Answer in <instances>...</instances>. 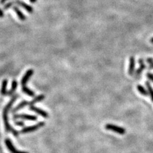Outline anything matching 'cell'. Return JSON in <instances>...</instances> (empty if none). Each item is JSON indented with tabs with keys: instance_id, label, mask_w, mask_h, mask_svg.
Listing matches in <instances>:
<instances>
[{
	"instance_id": "obj_15",
	"label": "cell",
	"mask_w": 153,
	"mask_h": 153,
	"mask_svg": "<svg viewBox=\"0 0 153 153\" xmlns=\"http://www.w3.org/2000/svg\"><path fill=\"white\" fill-rule=\"evenodd\" d=\"M137 89L142 95L145 96H149V92H148V91L145 89V87H143L142 85H137Z\"/></svg>"
},
{
	"instance_id": "obj_24",
	"label": "cell",
	"mask_w": 153,
	"mask_h": 153,
	"mask_svg": "<svg viewBox=\"0 0 153 153\" xmlns=\"http://www.w3.org/2000/svg\"><path fill=\"white\" fill-rule=\"evenodd\" d=\"M4 17V12L0 8V18H3Z\"/></svg>"
},
{
	"instance_id": "obj_2",
	"label": "cell",
	"mask_w": 153,
	"mask_h": 153,
	"mask_svg": "<svg viewBox=\"0 0 153 153\" xmlns=\"http://www.w3.org/2000/svg\"><path fill=\"white\" fill-rule=\"evenodd\" d=\"M105 128L107 130L112 131L115 133L119 134V135H124L125 133H126V129L123 127L119 126L112 124H106L105 126Z\"/></svg>"
},
{
	"instance_id": "obj_10",
	"label": "cell",
	"mask_w": 153,
	"mask_h": 153,
	"mask_svg": "<svg viewBox=\"0 0 153 153\" xmlns=\"http://www.w3.org/2000/svg\"><path fill=\"white\" fill-rule=\"evenodd\" d=\"M135 59L133 56H131L129 58V64L128 68V74L129 75H133L134 72H135Z\"/></svg>"
},
{
	"instance_id": "obj_1",
	"label": "cell",
	"mask_w": 153,
	"mask_h": 153,
	"mask_svg": "<svg viewBox=\"0 0 153 153\" xmlns=\"http://www.w3.org/2000/svg\"><path fill=\"white\" fill-rule=\"evenodd\" d=\"M18 95H16L13 96L12 99L10 100V101L8 102V104L5 106V107L3 109V122H4V128H5V130L7 133L11 132L13 128L10 126V124H9V121H8V114L9 111L10 110L11 107L12 106L13 103L16 101V100L18 98Z\"/></svg>"
},
{
	"instance_id": "obj_20",
	"label": "cell",
	"mask_w": 153,
	"mask_h": 153,
	"mask_svg": "<svg viewBox=\"0 0 153 153\" xmlns=\"http://www.w3.org/2000/svg\"><path fill=\"white\" fill-rule=\"evenodd\" d=\"M15 4V2H14V1H10V2H9V3L5 4V5H4V7H3L4 10H7V9L10 8L11 7H12V5H13V4Z\"/></svg>"
},
{
	"instance_id": "obj_3",
	"label": "cell",
	"mask_w": 153,
	"mask_h": 153,
	"mask_svg": "<svg viewBox=\"0 0 153 153\" xmlns=\"http://www.w3.org/2000/svg\"><path fill=\"white\" fill-rule=\"evenodd\" d=\"M44 125H45L44 122H43V121L39 122L38 124H36L35 125H33V126L24 128L21 131V133L26 134V133H28L30 132H33L37 130V129H38L39 128L43 127Z\"/></svg>"
},
{
	"instance_id": "obj_12",
	"label": "cell",
	"mask_w": 153,
	"mask_h": 153,
	"mask_svg": "<svg viewBox=\"0 0 153 153\" xmlns=\"http://www.w3.org/2000/svg\"><path fill=\"white\" fill-rule=\"evenodd\" d=\"M13 10L15 11V12L17 13V15L18 18H19L20 20L24 21H25L26 19V17L24 15V13H23L19 10V8H18L17 7H13Z\"/></svg>"
},
{
	"instance_id": "obj_23",
	"label": "cell",
	"mask_w": 153,
	"mask_h": 153,
	"mask_svg": "<svg viewBox=\"0 0 153 153\" xmlns=\"http://www.w3.org/2000/svg\"><path fill=\"white\" fill-rule=\"evenodd\" d=\"M15 124L17 125V126H23L24 125V123L22 121H16L15 122Z\"/></svg>"
},
{
	"instance_id": "obj_25",
	"label": "cell",
	"mask_w": 153,
	"mask_h": 153,
	"mask_svg": "<svg viewBox=\"0 0 153 153\" xmlns=\"http://www.w3.org/2000/svg\"><path fill=\"white\" fill-rule=\"evenodd\" d=\"M8 0H0V4H3L4 3H5L6 1H7Z\"/></svg>"
},
{
	"instance_id": "obj_18",
	"label": "cell",
	"mask_w": 153,
	"mask_h": 153,
	"mask_svg": "<svg viewBox=\"0 0 153 153\" xmlns=\"http://www.w3.org/2000/svg\"><path fill=\"white\" fill-rule=\"evenodd\" d=\"M146 86L147 89L148 90V92H149V95H150L151 99L152 101L153 102V88L151 86L149 82H148V81H147L146 82Z\"/></svg>"
},
{
	"instance_id": "obj_13",
	"label": "cell",
	"mask_w": 153,
	"mask_h": 153,
	"mask_svg": "<svg viewBox=\"0 0 153 153\" xmlns=\"http://www.w3.org/2000/svg\"><path fill=\"white\" fill-rule=\"evenodd\" d=\"M45 98V96L44 95H38L36 97H35V98L32 100L31 101H30V105L31 106V105H34L35 103H38V102H40L41 101L44 100Z\"/></svg>"
},
{
	"instance_id": "obj_6",
	"label": "cell",
	"mask_w": 153,
	"mask_h": 153,
	"mask_svg": "<svg viewBox=\"0 0 153 153\" xmlns=\"http://www.w3.org/2000/svg\"><path fill=\"white\" fill-rule=\"evenodd\" d=\"M13 119H22L24 120H36L37 117L35 115H29V114H16L13 116Z\"/></svg>"
},
{
	"instance_id": "obj_5",
	"label": "cell",
	"mask_w": 153,
	"mask_h": 153,
	"mask_svg": "<svg viewBox=\"0 0 153 153\" xmlns=\"http://www.w3.org/2000/svg\"><path fill=\"white\" fill-rule=\"evenodd\" d=\"M34 71L33 69H30L26 72V73L24 74V76L22 78L21 80V86L22 87L23 86H26V84L27 82H28V81L30 80V78L32 77V75H33Z\"/></svg>"
},
{
	"instance_id": "obj_4",
	"label": "cell",
	"mask_w": 153,
	"mask_h": 153,
	"mask_svg": "<svg viewBox=\"0 0 153 153\" xmlns=\"http://www.w3.org/2000/svg\"><path fill=\"white\" fill-rule=\"evenodd\" d=\"M4 143H5V145L7 147V149L11 153H28L27 152L21 151L17 150L16 148L13 146L12 142L9 138L5 139V140H4Z\"/></svg>"
},
{
	"instance_id": "obj_14",
	"label": "cell",
	"mask_w": 153,
	"mask_h": 153,
	"mask_svg": "<svg viewBox=\"0 0 153 153\" xmlns=\"http://www.w3.org/2000/svg\"><path fill=\"white\" fill-rule=\"evenodd\" d=\"M17 82L16 80H13L12 83V87L11 89H10V91H8L7 92V95L9 96H11L12 95L13 93H14V92H16V89H17Z\"/></svg>"
},
{
	"instance_id": "obj_21",
	"label": "cell",
	"mask_w": 153,
	"mask_h": 153,
	"mask_svg": "<svg viewBox=\"0 0 153 153\" xmlns=\"http://www.w3.org/2000/svg\"><path fill=\"white\" fill-rule=\"evenodd\" d=\"M146 75H147V78H148V79L151 81L153 83V74L149 72V73H147Z\"/></svg>"
},
{
	"instance_id": "obj_22",
	"label": "cell",
	"mask_w": 153,
	"mask_h": 153,
	"mask_svg": "<svg viewBox=\"0 0 153 153\" xmlns=\"http://www.w3.org/2000/svg\"><path fill=\"white\" fill-rule=\"evenodd\" d=\"M12 133H13V135H14L15 137H18V131H17L16 129H12Z\"/></svg>"
},
{
	"instance_id": "obj_8",
	"label": "cell",
	"mask_w": 153,
	"mask_h": 153,
	"mask_svg": "<svg viewBox=\"0 0 153 153\" xmlns=\"http://www.w3.org/2000/svg\"><path fill=\"white\" fill-rule=\"evenodd\" d=\"M30 109L32 111H33V112H35V113L41 115V116H42L44 118H49V114L47 112H46V111H45L42 109H41L37 108V107H36V106H35L34 105L30 106Z\"/></svg>"
},
{
	"instance_id": "obj_7",
	"label": "cell",
	"mask_w": 153,
	"mask_h": 153,
	"mask_svg": "<svg viewBox=\"0 0 153 153\" xmlns=\"http://www.w3.org/2000/svg\"><path fill=\"white\" fill-rule=\"evenodd\" d=\"M138 64H139V65H140V67H139V68L137 69L136 72H135V75L136 78L140 76L142 74V73L143 72V71L146 68V65L144 63V61H143V59H139Z\"/></svg>"
},
{
	"instance_id": "obj_26",
	"label": "cell",
	"mask_w": 153,
	"mask_h": 153,
	"mask_svg": "<svg viewBox=\"0 0 153 153\" xmlns=\"http://www.w3.org/2000/svg\"><path fill=\"white\" fill-rule=\"evenodd\" d=\"M36 1H37V0H30V1L31 3H35Z\"/></svg>"
},
{
	"instance_id": "obj_16",
	"label": "cell",
	"mask_w": 153,
	"mask_h": 153,
	"mask_svg": "<svg viewBox=\"0 0 153 153\" xmlns=\"http://www.w3.org/2000/svg\"><path fill=\"white\" fill-rule=\"evenodd\" d=\"M8 84V81L7 79L3 80L2 82V86H1V94L3 96L7 95V87Z\"/></svg>"
},
{
	"instance_id": "obj_17",
	"label": "cell",
	"mask_w": 153,
	"mask_h": 153,
	"mask_svg": "<svg viewBox=\"0 0 153 153\" xmlns=\"http://www.w3.org/2000/svg\"><path fill=\"white\" fill-rule=\"evenodd\" d=\"M22 91H23V92H24V93L27 95L28 96H35L34 91L31 90L30 89H29V88L27 87L26 86L22 87Z\"/></svg>"
},
{
	"instance_id": "obj_9",
	"label": "cell",
	"mask_w": 153,
	"mask_h": 153,
	"mask_svg": "<svg viewBox=\"0 0 153 153\" xmlns=\"http://www.w3.org/2000/svg\"><path fill=\"white\" fill-rule=\"evenodd\" d=\"M14 2H15V4H17V5L21 6L23 8H24L27 12H29L30 13H33V7H32L31 6L29 5V4H27L26 3L21 1V0H16Z\"/></svg>"
},
{
	"instance_id": "obj_27",
	"label": "cell",
	"mask_w": 153,
	"mask_h": 153,
	"mask_svg": "<svg viewBox=\"0 0 153 153\" xmlns=\"http://www.w3.org/2000/svg\"><path fill=\"white\" fill-rule=\"evenodd\" d=\"M150 42L151 44H153V38H152L151 40H150Z\"/></svg>"
},
{
	"instance_id": "obj_19",
	"label": "cell",
	"mask_w": 153,
	"mask_h": 153,
	"mask_svg": "<svg viewBox=\"0 0 153 153\" xmlns=\"http://www.w3.org/2000/svg\"><path fill=\"white\" fill-rule=\"evenodd\" d=\"M146 62L149 64V67H148L149 69H153V59L149 58L146 59Z\"/></svg>"
},
{
	"instance_id": "obj_11",
	"label": "cell",
	"mask_w": 153,
	"mask_h": 153,
	"mask_svg": "<svg viewBox=\"0 0 153 153\" xmlns=\"http://www.w3.org/2000/svg\"><path fill=\"white\" fill-rule=\"evenodd\" d=\"M29 104H30V101H22L21 103H20L19 104H18L17 106H16V107L12 110V113H15V112H17L18 110H19L23 109L24 107H25L26 105H29Z\"/></svg>"
}]
</instances>
